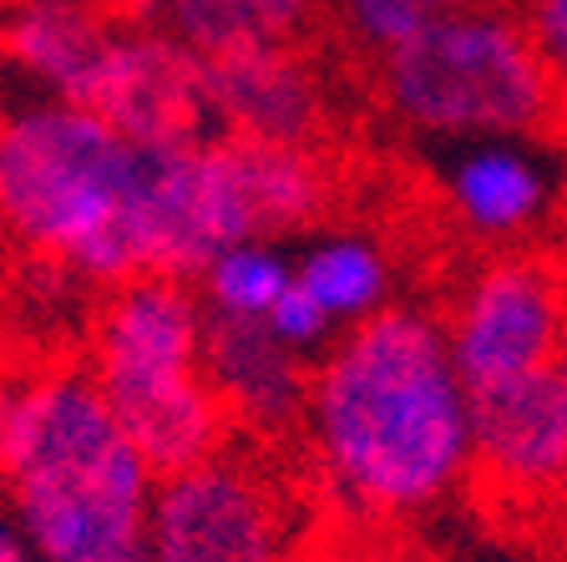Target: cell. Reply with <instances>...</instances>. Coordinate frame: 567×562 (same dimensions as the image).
<instances>
[{"mask_svg":"<svg viewBox=\"0 0 567 562\" xmlns=\"http://www.w3.org/2000/svg\"><path fill=\"white\" fill-rule=\"evenodd\" d=\"M305 421L330 481L375 517L425 512L466 477V386L421 309L354 319L309 380Z\"/></svg>","mask_w":567,"mask_h":562,"instance_id":"obj_1","label":"cell"},{"mask_svg":"<svg viewBox=\"0 0 567 562\" xmlns=\"http://www.w3.org/2000/svg\"><path fill=\"white\" fill-rule=\"evenodd\" d=\"M6 497L47 562H153V471L92 370L61 365L11 386Z\"/></svg>","mask_w":567,"mask_h":562,"instance_id":"obj_2","label":"cell"},{"mask_svg":"<svg viewBox=\"0 0 567 562\" xmlns=\"http://www.w3.org/2000/svg\"><path fill=\"white\" fill-rule=\"evenodd\" d=\"M147 173L153 153L86 106L41 102L0 122V223L86 279L147 274Z\"/></svg>","mask_w":567,"mask_h":562,"instance_id":"obj_3","label":"cell"},{"mask_svg":"<svg viewBox=\"0 0 567 562\" xmlns=\"http://www.w3.org/2000/svg\"><path fill=\"white\" fill-rule=\"evenodd\" d=\"M380 86L401 122L456 137H522L567 117V96L527 25L492 6L441 16L390 47Z\"/></svg>","mask_w":567,"mask_h":562,"instance_id":"obj_4","label":"cell"},{"mask_svg":"<svg viewBox=\"0 0 567 562\" xmlns=\"http://www.w3.org/2000/svg\"><path fill=\"white\" fill-rule=\"evenodd\" d=\"M446 345L466 390L557 370L567 355V258L543 248L486 258L451 305Z\"/></svg>","mask_w":567,"mask_h":562,"instance_id":"obj_5","label":"cell"},{"mask_svg":"<svg viewBox=\"0 0 567 562\" xmlns=\"http://www.w3.org/2000/svg\"><path fill=\"white\" fill-rule=\"evenodd\" d=\"M466 477L522 517L557 522L567 502V386L532 370L466 390Z\"/></svg>","mask_w":567,"mask_h":562,"instance_id":"obj_6","label":"cell"},{"mask_svg":"<svg viewBox=\"0 0 567 562\" xmlns=\"http://www.w3.org/2000/svg\"><path fill=\"white\" fill-rule=\"evenodd\" d=\"M147 548L153 562H289L279 487L234 451L163 477Z\"/></svg>","mask_w":567,"mask_h":562,"instance_id":"obj_7","label":"cell"},{"mask_svg":"<svg viewBox=\"0 0 567 562\" xmlns=\"http://www.w3.org/2000/svg\"><path fill=\"white\" fill-rule=\"evenodd\" d=\"M76 106L96 112L106 127L147 153L198 147L218 127L203 86V57L167 31L112 35Z\"/></svg>","mask_w":567,"mask_h":562,"instance_id":"obj_8","label":"cell"},{"mask_svg":"<svg viewBox=\"0 0 567 562\" xmlns=\"http://www.w3.org/2000/svg\"><path fill=\"white\" fill-rule=\"evenodd\" d=\"M203 86H208L213 122L234 132V137L319 147V137L330 127L319 71L289 41H264V47H234L218 51V57H203Z\"/></svg>","mask_w":567,"mask_h":562,"instance_id":"obj_9","label":"cell"},{"mask_svg":"<svg viewBox=\"0 0 567 562\" xmlns=\"http://www.w3.org/2000/svg\"><path fill=\"white\" fill-rule=\"evenodd\" d=\"M96 386L157 481L228 451L234 416L203 375V365L147 375H96Z\"/></svg>","mask_w":567,"mask_h":562,"instance_id":"obj_10","label":"cell"},{"mask_svg":"<svg viewBox=\"0 0 567 562\" xmlns=\"http://www.w3.org/2000/svg\"><path fill=\"white\" fill-rule=\"evenodd\" d=\"M203 375L224 396L234 426H254L264 436L305 426L315 370H305L299 350L274 335L269 319L203 309Z\"/></svg>","mask_w":567,"mask_h":562,"instance_id":"obj_11","label":"cell"},{"mask_svg":"<svg viewBox=\"0 0 567 562\" xmlns=\"http://www.w3.org/2000/svg\"><path fill=\"white\" fill-rule=\"evenodd\" d=\"M203 365V305L188 279L137 274L117 284L92 329V375H147Z\"/></svg>","mask_w":567,"mask_h":562,"instance_id":"obj_12","label":"cell"},{"mask_svg":"<svg viewBox=\"0 0 567 562\" xmlns=\"http://www.w3.org/2000/svg\"><path fill=\"white\" fill-rule=\"evenodd\" d=\"M112 35L96 0H21L0 25V51L47 86L51 102L76 106Z\"/></svg>","mask_w":567,"mask_h":562,"instance_id":"obj_13","label":"cell"},{"mask_svg":"<svg viewBox=\"0 0 567 562\" xmlns=\"http://www.w3.org/2000/svg\"><path fill=\"white\" fill-rule=\"evenodd\" d=\"M319 0H153V16L198 57L234 47L295 41Z\"/></svg>","mask_w":567,"mask_h":562,"instance_id":"obj_14","label":"cell"},{"mask_svg":"<svg viewBox=\"0 0 567 562\" xmlns=\"http://www.w3.org/2000/svg\"><path fill=\"white\" fill-rule=\"evenodd\" d=\"M547 203L543 173L512 147H476L451 173V208L476 234H522Z\"/></svg>","mask_w":567,"mask_h":562,"instance_id":"obj_15","label":"cell"},{"mask_svg":"<svg viewBox=\"0 0 567 562\" xmlns=\"http://www.w3.org/2000/svg\"><path fill=\"white\" fill-rule=\"evenodd\" d=\"M295 279L330 309V319H365L385 299V258L365 238H330L309 248Z\"/></svg>","mask_w":567,"mask_h":562,"instance_id":"obj_16","label":"cell"},{"mask_svg":"<svg viewBox=\"0 0 567 562\" xmlns=\"http://www.w3.org/2000/svg\"><path fill=\"white\" fill-rule=\"evenodd\" d=\"M289 279H295V269L269 244H234L203 269L208 305L224 309V315H248V319L269 315L274 299L289 289Z\"/></svg>","mask_w":567,"mask_h":562,"instance_id":"obj_17","label":"cell"},{"mask_svg":"<svg viewBox=\"0 0 567 562\" xmlns=\"http://www.w3.org/2000/svg\"><path fill=\"white\" fill-rule=\"evenodd\" d=\"M472 6H486V0H340L354 41L375 47L380 57L390 47H401L405 35H415L421 25L441 21V16H456V11H472Z\"/></svg>","mask_w":567,"mask_h":562,"instance_id":"obj_18","label":"cell"},{"mask_svg":"<svg viewBox=\"0 0 567 562\" xmlns=\"http://www.w3.org/2000/svg\"><path fill=\"white\" fill-rule=\"evenodd\" d=\"M264 319H269L274 335H279L284 345H295V350H305V345L324 340V335H330V325H334L330 309L319 305V299H315V294H309L299 279H289V289L274 299V309H269Z\"/></svg>","mask_w":567,"mask_h":562,"instance_id":"obj_19","label":"cell"},{"mask_svg":"<svg viewBox=\"0 0 567 562\" xmlns=\"http://www.w3.org/2000/svg\"><path fill=\"white\" fill-rule=\"evenodd\" d=\"M527 35L543 51L557 92L567 96V0H527Z\"/></svg>","mask_w":567,"mask_h":562,"instance_id":"obj_20","label":"cell"},{"mask_svg":"<svg viewBox=\"0 0 567 562\" xmlns=\"http://www.w3.org/2000/svg\"><path fill=\"white\" fill-rule=\"evenodd\" d=\"M309 562H421V558H411V552L395 548V542H380V538H365V532H350V538L330 542V548H319Z\"/></svg>","mask_w":567,"mask_h":562,"instance_id":"obj_21","label":"cell"},{"mask_svg":"<svg viewBox=\"0 0 567 562\" xmlns=\"http://www.w3.org/2000/svg\"><path fill=\"white\" fill-rule=\"evenodd\" d=\"M6 406H11V386L0 380V436H6ZM0 497H6V451H0Z\"/></svg>","mask_w":567,"mask_h":562,"instance_id":"obj_22","label":"cell"},{"mask_svg":"<svg viewBox=\"0 0 567 562\" xmlns=\"http://www.w3.org/2000/svg\"><path fill=\"white\" fill-rule=\"evenodd\" d=\"M0 562H25V548L6 528H0Z\"/></svg>","mask_w":567,"mask_h":562,"instance_id":"obj_23","label":"cell"},{"mask_svg":"<svg viewBox=\"0 0 567 562\" xmlns=\"http://www.w3.org/2000/svg\"><path fill=\"white\" fill-rule=\"evenodd\" d=\"M557 532H563V552H567V502H563V512H557Z\"/></svg>","mask_w":567,"mask_h":562,"instance_id":"obj_24","label":"cell"},{"mask_svg":"<svg viewBox=\"0 0 567 562\" xmlns=\"http://www.w3.org/2000/svg\"><path fill=\"white\" fill-rule=\"evenodd\" d=\"M557 370H563V386H567V355H563V365H557Z\"/></svg>","mask_w":567,"mask_h":562,"instance_id":"obj_25","label":"cell"}]
</instances>
